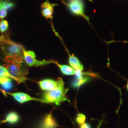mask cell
Returning <instances> with one entry per match:
<instances>
[{"label":"cell","mask_w":128,"mask_h":128,"mask_svg":"<svg viewBox=\"0 0 128 128\" xmlns=\"http://www.w3.org/2000/svg\"><path fill=\"white\" fill-rule=\"evenodd\" d=\"M26 65L23 57L8 56L5 57V67L18 80L19 83L26 80L28 71Z\"/></svg>","instance_id":"1"},{"label":"cell","mask_w":128,"mask_h":128,"mask_svg":"<svg viewBox=\"0 0 128 128\" xmlns=\"http://www.w3.org/2000/svg\"><path fill=\"white\" fill-rule=\"evenodd\" d=\"M68 92V89L64 88V84L54 90L45 92L41 98L42 102L60 105L63 102L68 100L66 96Z\"/></svg>","instance_id":"2"},{"label":"cell","mask_w":128,"mask_h":128,"mask_svg":"<svg viewBox=\"0 0 128 128\" xmlns=\"http://www.w3.org/2000/svg\"><path fill=\"white\" fill-rule=\"evenodd\" d=\"M23 58L25 62L29 67L40 66L48 64H55L56 61L53 60H38L36 58L35 53L32 51L23 50Z\"/></svg>","instance_id":"3"},{"label":"cell","mask_w":128,"mask_h":128,"mask_svg":"<svg viewBox=\"0 0 128 128\" xmlns=\"http://www.w3.org/2000/svg\"><path fill=\"white\" fill-rule=\"evenodd\" d=\"M70 12L74 15L82 17L87 22L90 18L85 14V6L82 0H71L67 4Z\"/></svg>","instance_id":"4"},{"label":"cell","mask_w":128,"mask_h":128,"mask_svg":"<svg viewBox=\"0 0 128 128\" xmlns=\"http://www.w3.org/2000/svg\"><path fill=\"white\" fill-rule=\"evenodd\" d=\"M5 44V45L2 47V49L6 56L23 57V50L24 49L22 46L16 44L14 42Z\"/></svg>","instance_id":"5"},{"label":"cell","mask_w":128,"mask_h":128,"mask_svg":"<svg viewBox=\"0 0 128 128\" xmlns=\"http://www.w3.org/2000/svg\"><path fill=\"white\" fill-rule=\"evenodd\" d=\"M64 84V81L62 78H60L57 81L46 79L40 81L38 82V85L40 89L45 92L54 90Z\"/></svg>","instance_id":"6"},{"label":"cell","mask_w":128,"mask_h":128,"mask_svg":"<svg viewBox=\"0 0 128 128\" xmlns=\"http://www.w3.org/2000/svg\"><path fill=\"white\" fill-rule=\"evenodd\" d=\"M7 94H9L10 96H12L16 101L18 102L20 104H23L30 101H37V102H42L41 99L32 97L28 94H27L23 93L22 92H14V93L7 92Z\"/></svg>","instance_id":"7"},{"label":"cell","mask_w":128,"mask_h":128,"mask_svg":"<svg viewBox=\"0 0 128 128\" xmlns=\"http://www.w3.org/2000/svg\"><path fill=\"white\" fill-rule=\"evenodd\" d=\"M87 73L81 71H76V78L72 82V86L74 88H79L87 83L90 80V78L86 76Z\"/></svg>","instance_id":"8"},{"label":"cell","mask_w":128,"mask_h":128,"mask_svg":"<svg viewBox=\"0 0 128 128\" xmlns=\"http://www.w3.org/2000/svg\"><path fill=\"white\" fill-rule=\"evenodd\" d=\"M55 4H51L50 2L46 1L41 5V13L43 16L46 19L53 18V14L54 12V7Z\"/></svg>","instance_id":"9"},{"label":"cell","mask_w":128,"mask_h":128,"mask_svg":"<svg viewBox=\"0 0 128 128\" xmlns=\"http://www.w3.org/2000/svg\"><path fill=\"white\" fill-rule=\"evenodd\" d=\"M58 125L52 115L48 114L42 120L38 128H56Z\"/></svg>","instance_id":"10"},{"label":"cell","mask_w":128,"mask_h":128,"mask_svg":"<svg viewBox=\"0 0 128 128\" xmlns=\"http://www.w3.org/2000/svg\"><path fill=\"white\" fill-rule=\"evenodd\" d=\"M69 64L70 66L76 71H81L84 70V66L77 57L74 55L69 54Z\"/></svg>","instance_id":"11"},{"label":"cell","mask_w":128,"mask_h":128,"mask_svg":"<svg viewBox=\"0 0 128 128\" xmlns=\"http://www.w3.org/2000/svg\"><path fill=\"white\" fill-rule=\"evenodd\" d=\"M20 120L19 115L15 112H10L6 116L4 120L2 122V123H8L11 124H17Z\"/></svg>","instance_id":"12"},{"label":"cell","mask_w":128,"mask_h":128,"mask_svg":"<svg viewBox=\"0 0 128 128\" xmlns=\"http://www.w3.org/2000/svg\"><path fill=\"white\" fill-rule=\"evenodd\" d=\"M55 64H56L58 66L61 73L64 75L68 76L75 75L76 71L74 70L73 68H72L70 66L65 65V64H58L56 62H55Z\"/></svg>","instance_id":"13"},{"label":"cell","mask_w":128,"mask_h":128,"mask_svg":"<svg viewBox=\"0 0 128 128\" xmlns=\"http://www.w3.org/2000/svg\"><path fill=\"white\" fill-rule=\"evenodd\" d=\"M0 84L6 90H10L12 88V79L5 77L0 78Z\"/></svg>","instance_id":"14"},{"label":"cell","mask_w":128,"mask_h":128,"mask_svg":"<svg viewBox=\"0 0 128 128\" xmlns=\"http://www.w3.org/2000/svg\"><path fill=\"white\" fill-rule=\"evenodd\" d=\"M0 77L10 78L19 83L18 80L10 74L8 69L4 66H2L1 65H0Z\"/></svg>","instance_id":"15"},{"label":"cell","mask_w":128,"mask_h":128,"mask_svg":"<svg viewBox=\"0 0 128 128\" xmlns=\"http://www.w3.org/2000/svg\"><path fill=\"white\" fill-rule=\"evenodd\" d=\"M9 28V23L6 20H2L0 22V32L4 33Z\"/></svg>","instance_id":"16"},{"label":"cell","mask_w":128,"mask_h":128,"mask_svg":"<svg viewBox=\"0 0 128 128\" xmlns=\"http://www.w3.org/2000/svg\"><path fill=\"white\" fill-rule=\"evenodd\" d=\"M86 117L85 115L82 114H79L77 115L76 117V121L77 124L81 125L86 122Z\"/></svg>","instance_id":"17"},{"label":"cell","mask_w":128,"mask_h":128,"mask_svg":"<svg viewBox=\"0 0 128 128\" xmlns=\"http://www.w3.org/2000/svg\"><path fill=\"white\" fill-rule=\"evenodd\" d=\"M8 14V10L4 8H3L0 10V20H2L3 18L6 17Z\"/></svg>","instance_id":"18"},{"label":"cell","mask_w":128,"mask_h":128,"mask_svg":"<svg viewBox=\"0 0 128 128\" xmlns=\"http://www.w3.org/2000/svg\"><path fill=\"white\" fill-rule=\"evenodd\" d=\"M12 42H13L12 41L7 40L4 36H0V43H5V44H8V43H12Z\"/></svg>","instance_id":"19"},{"label":"cell","mask_w":128,"mask_h":128,"mask_svg":"<svg viewBox=\"0 0 128 128\" xmlns=\"http://www.w3.org/2000/svg\"><path fill=\"white\" fill-rule=\"evenodd\" d=\"M80 128H91V126L90 124L85 122L80 125Z\"/></svg>","instance_id":"20"},{"label":"cell","mask_w":128,"mask_h":128,"mask_svg":"<svg viewBox=\"0 0 128 128\" xmlns=\"http://www.w3.org/2000/svg\"><path fill=\"white\" fill-rule=\"evenodd\" d=\"M127 90L128 91V81L127 82Z\"/></svg>","instance_id":"21"},{"label":"cell","mask_w":128,"mask_h":128,"mask_svg":"<svg viewBox=\"0 0 128 128\" xmlns=\"http://www.w3.org/2000/svg\"><path fill=\"white\" fill-rule=\"evenodd\" d=\"M2 1H3V0H0V2H2Z\"/></svg>","instance_id":"22"},{"label":"cell","mask_w":128,"mask_h":128,"mask_svg":"<svg viewBox=\"0 0 128 128\" xmlns=\"http://www.w3.org/2000/svg\"><path fill=\"white\" fill-rule=\"evenodd\" d=\"M100 125H99V127H98V128H100Z\"/></svg>","instance_id":"23"},{"label":"cell","mask_w":128,"mask_h":128,"mask_svg":"<svg viewBox=\"0 0 128 128\" xmlns=\"http://www.w3.org/2000/svg\"><path fill=\"white\" fill-rule=\"evenodd\" d=\"M1 9H1V8H0V10Z\"/></svg>","instance_id":"24"}]
</instances>
